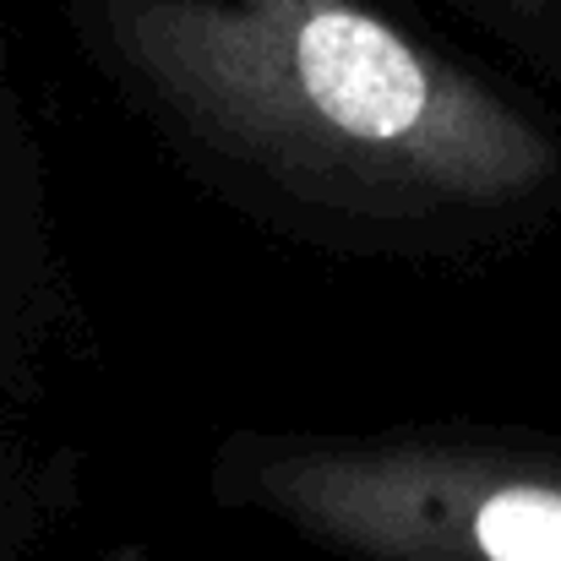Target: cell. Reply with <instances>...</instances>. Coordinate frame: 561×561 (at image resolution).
I'll return each instance as SVG.
<instances>
[{
    "instance_id": "cell-1",
    "label": "cell",
    "mask_w": 561,
    "mask_h": 561,
    "mask_svg": "<svg viewBox=\"0 0 561 561\" xmlns=\"http://www.w3.org/2000/svg\"><path fill=\"white\" fill-rule=\"evenodd\" d=\"M104 49L196 137L366 207H496L546 137L366 0H82Z\"/></svg>"
},
{
    "instance_id": "cell-2",
    "label": "cell",
    "mask_w": 561,
    "mask_h": 561,
    "mask_svg": "<svg viewBox=\"0 0 561 561\" xmlns=\"http://www.w3.org/2000/svg\"><path fill=\"white\" fill-rule=\"evenodd\" d=\"M245 496L366 561H561V480L469 447H267Z\"/></svg>"
},
{
    "instance_id": "cell-3",
    "label": "cell",
    "mask_w": 561,
    "mask_h": 561,
    "mask_svg": "<svg viewBox=\"0 0 561 561\" xmlns=\"http://www.w3.org/2000/svg\"><path fill=\"white\" fill-rule=\"evenodd\" d=\"M496 5H507V11H524V16H535V11H546V0H496Z\"/></svg>"
}]
</instances>
